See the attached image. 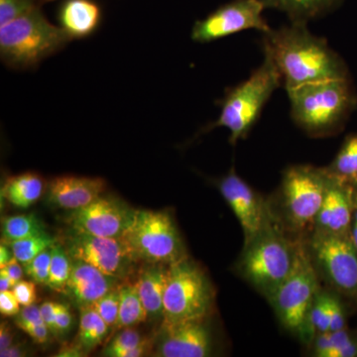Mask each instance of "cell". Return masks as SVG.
<instances>
[{"label": "cell", "instance_id": "6da1fadb", "mask_svg": "<svg viewBox=\"0 0 357 357\" xmlns=\"http://www.w3.org/2000/svg\"><path fill=\"white\" fill-rule=\"evenodd\" d=\"M264 50L278 68L287 91L307 84L347 77L340 58L325 40L312 35L304 22H292L265 33Z\"/></svg>", "mask_w": 357, "mask_h": 357}, {"label": "cell", "instance_id": "7a4b0ae2", "mask_svg": "<svg viewBox=\"0 0 357 357\" xmlns=\"http://www.w3.org/2000/svg\"><path fill=\"white\" fill-rule=\"evenodd\" d=\"M62 27L52 24L40 7L0 26V57L9 67L35 66L72 41Z\"/></svg>", "mask_w": 357, "mask_h": 357}, {"label": "cell", "instance_id": "3957f363", "mask_svg": "<svg viewBox=\"0 0 357 357\" xmlns=\"http://www.w3.org/2000/svg\"><path fill=\"white\" fill-rule=\"evenodd\" d=\"M287 91L294 121L312 134L328 133L337 128L354 103L347 77L307 84Z\"/></svg>", "mask_w": 357, "mask_h": 357}, {"label": "cell", "instance_id": "277c9868", "mask_svg": "<svg viewBox=\"0 0 357 357\" xmlns=\"http://www.w3.org/2000/svg\"><path fill=\"white\" fill-rule=\"evenodd\" d=\"M281 74L273 60L265 53L262 65L245 82L229 91L217 121L208 130L225 128L230 131L229 142L236 144L257 121L263 107L275 89L280 86Z\"/></svg>", "mask_w": 357, "mask_h": 357}, {"label": "cell", "instance_id": "5b68a950", "mask_svg": "<svg viewBox=\"0 0 357 357\" xmlns=\"http://www.w3.org/2000/svg\"><path fill=\"white\" fill-rule=\"evenodd\" d=\"M121 239L134 261L171 265L188 258L177 227L165 211L136 210Z\"/></svg>", "mask_w": 357, "mask_h": 357}, {"label": "cell", "instance_id": "8992f818", "mask_svg": "<svg viewBox=\"0 0 357 357\" xmlns=\"http://www.w3.org/2000/svg\"><path fill=\"white\" fill-rule=\"evenodd\" d=\"M215 292L203 269L189 258L169 265L164 293L163 321L204 319L211 314Z\"/></svg>", "mask_w": 357, "mask_h": 357}, {"label": "cell", "instance_id": "52a82bcc", "mask_svg": "<svg viewBox=\"0 0 357 357\" xmlns=\"http://www.w3.org/2000/svg\"><path fill=\"white\" fill-rule=\"evenodd\" d=\"M298 251L272 230L265 229L245 246L241 262L243 276L260 293L270 296L290 276Z\"/></svg>", "mask_w": 357, "mask_h": 357}, {"label": "cell", "instance_id": "ba28073f", "mask_svg": "<svg viewBox=\"0 0 357 357\" xmlns=\"http://www.w3.org/2000/svg\"><path fill=\"white\" fill-rule=\"evenodd\" d=\"M317 290L318 283L312 263L299 250L292 273L269 297L284 326L307 340L311 338L307 319L318 295Z\"/></svg>", "mask_w": 357, "mask_h": 357}, {"label": "cell", "instance_id": "9c48e42d", "mask_svg": "<svg viewBox=\"0 0 357 357\" xmlns=\"http://www.w3.org/2000/svg\"><path fill=\"white\" fill-rule=\"evenodd\" d=\"M328 174L307 166L289 169L283 180L286 210L297 227L316 222L325 199Z\"/></svg>", "mask_w": 357, "mask_h": 357}, {"label": "cell", "instance_id": "30bf717a", "mask_svg": "<svg viewBox=\"0 0 357 357\" xmlns=\"http://www.w3.org/2000/svg\"><path fill=\"white\" fill-rule=\"evenodd\" d=\"M265 7L262 0H234L196 22L192 39L208 43L248 29L259 30L265 34L271 30L263 18Z\"/></svg>", "mask_w": 357, "mask_h": 357}, {"label": "cell", "instance_id": "8fae6325", "mask_svg": "<svg viewBox=\"0 0 357 357\" xmlns=\"http://www.w3.org/2000/svg\"><path fill=\"white\" fill-rule=\"evenodd\" d=\"M312 251L333 287L349 297H356L357 250L349 234L319 232L312 241Z\"/></svg>", "mask_w": 357, "mask_h": 357}, {"label": "cell", "instance_id": "7c38bea8", "mask_svg": "<svg viewBox=\"0 0 357 357\" xmlns=\"http://www.w3.org/2000/svg\"><path fill=\"white\" fill-rule=\"evenodd\" d=\"M136 210L114 197H100L69 218L73 231L121 239L132 222Z\"/></svg>", "mask_w": 357, "mask_h": 357}, {"label": "cell", "instance_id": "4fadbf2b", "mask_svg": "<svg viewBox=\"0 0 357 357\" xmlns=\"http://www.w3.org/2000/svg\"><path fill=\"white\" fill-rule=\"evenodd\" d=\"M65 248L72 259L89 263L103 273L117 279L128 276L135 262L128 255L121 239L72 231L66 239Z\"/></svg>", "mask_w": 357, "mask_h": 357}, {"label": "cell", "instance_id": "5bb4252c", "mask_svg": "<svg viewBox=\"0 0 357 357\" xmlns=\"http://www.w3.org/2000/svg\"><path fill=\"white\" fill-rule=\"evenodd\" d=\"M204 319L167 323L157 335L155 356L206 357L213 352V338Z\"/></svg>", "mask_w": 357, "mask_h": 357}, {"label": "cell", "instance_id": "9a60e30c", "mask_svg": "<svg viewBox=\"0 0 357 357\" xmlns=\"http://www.w3.org/2000/svg\"><path fill=\"white\" fill-rule=\"evenodd\" d=\"M218 188L243 227L246 246L266 227L261 199L234 170L220 181Z\"/></svg>", "mask_w": 357, "mask_h": 357}, {"label": "cell", "instance_id": "2e32d148", "mask_svg": "<svg viewBox=\"0 0 357 357\" xmlns=\"http://www.w3.org/2000/svg\"><path fill=\"white\" fill-rule=\"evenodd\" d=\"M328 174L325 199L316 220L319 232L349 234L354 211V184Z\"/></svg>", "mask_w": 357, "mask_h": 357}, {"label": "cell", "instance_id": "e0dca14e", "mask_svg": "<svg viewBox=\"0 0 357 357\" xmlns=\"http://www.w3.org/2000/svg\"><path fill=\"white\" fill-rule=\"evenodd\" d=\"M107 183L102 178L60 176L46 187L48 204L66 211L86 208L105 192Z\"/></svg>", "mask_w": 357, "mask_h": 357}, {"label": "cell", "instance_id": "ac0fdd59", "mask_svg": "<svg viewBox=\"0 0 357 357\" xmlns=\"http://www.w3.org/2000/svg\"><path fill=\"white\" fill-rule=\"evenodd\" d=\"M72 260V271L66 294L70 296L77 307L91 306L105 294L116 288L119 279L103 273L89 263Z\"/></svg>", "mask_w": 357, "mask_h": 357}, {"label": "cell", "instance_id": "d6986e66", "mask_svg": "<svg viewBox=\"0 0 357 357\" xmlns=\"http://www.w3.org/2000/svg\"><path fill=\"white\" fill-rule=\"evenodd\" d=\"M59 20L70 38H84L98 27L100 9L93 0H66L61 6Z\"/></svg>", "mask_w": 357, "mask_h": 357}, {"label": "cell", "instance_id": "ffe728a7", "mask_svg": "<svg viewBox=\"0 0 357 357\" xmlns=\"http://www.w3.org/2000/svg\"><path fill=\"white\" fill-rule=\"evenodd\" d=\"M169 265L149 263L138 278V291L150 318H163L164 293Z\"/></svg>", "mask_w": 357, "mask_h": 357}, {"label": "cell", "instance_id": "44dd1931", "mask_svg": "<svg viewBox=\"0 0 357 357\" xmlns=\"http://www.w3.org/2000/svg\"><path fill=\"white\" fill-rule=\"evenodd\" d=\"M46 187L38 174H20L6 178L1 187V198L16 208H28L41 198Z\"/></svg>", "mask_w": 357, "mask_h": 357}, {"label": "cell", "instance_id": "7402d4cb", "mask_svg": "<svg viewBox=\"0 0 357 357\" xmlns=\"http://www.w3.org/2000/svg\"><path fill=\"white\" fill-rule=\"evenodd\" d=\"M79 310H81V317H79L77 344L79 345L84 351L89 352L102 344L107 338L109 326L93 307H79Z\"/></svg>", "mask_w": 357, "mask_h": 357}, {"label": "cell", "instance_id": "603a6c76", "mask_svg": "<svg viewBox=\"0 0 357 357\" xmlns=\"http://www.w3.org/2000/svg\"><path fill=\"white\" fill-rule=\"evenodd\" d=\"M119 319L114 328H130L138 324L143 323L148 319V312L139 295L137 285L119 286Z\"/></svg>", "mask_w": 357, "mask_h": 357}, {"label": "cell", "instance_id": "cb8c5ba5", "mask_svg": "<svg viewBox=\"0 0 357 357\" xmlns=\"http://www.w3.org/2000/svg\"><path fill=\"white\" fill-rule=\"evenodd\" d=\"M265 6L288 14L292 22L307 23L328 11L337 0H262Z\"/></svg>", "mask_w": 357, "mask_h": 357}, {"label": "cell", "instance_id": "d4e9b609", "mask_svg": "<svg viewBox=\"0 0 357 357\" xmlns=\"http://www.w3.org/2000/svg\"><path fill=\"white\" fill-rule=\"evenodd\" d=\"M46 232L44 223L33 213L10 215L1 220V243L6 244Z\"/></svg>", "mask_w": 357, "mask_h": 357}, {"label": "cell", "instance_id": "484cf974", "mask_svg": "<svg viewBox=\"0 0 357 357\" xmlns=\"http://www.w3.org/2000/svg\"><path fill=\"white\" fill-rule=\"evenodd\" d=\"M328 173L345 182L357 183V135L345 141Z\"/></svg>", "mask_w": 357, "mask_h": 357}, {"label": "cell", "instance_id": "4316f807", "mask_svg": "<svg viewBox=\"0 0 357 357\" xmlns=\"http://www.w3.org/2000/svg\"><path fill=\"white\" fill-rule=\"evenodd\" d=\"M52 257L48 287L56 292L66 293L72 271V258L62 244L56 243L51 248Z\"/></svg>", "mask_w": 357, "mask_h": 357}, {"label": "cell", "instance_id": "83f0119b", "mask_svg": "<svg viewBox=\"0 0 357 357\" xmlns=\"http://www.w3.org/2000/svg\"><path fill=\"white\" fill-rule=\"evenodd\" d=\"M56 243H57V241H56L55 237L46 232V234H39V236L13 241V243H9L8 245L13 249L14 257L21 264L25 265L46 249L52 248Z\"/></svg>", "mask_w": 357, "mask_h": 357}, {"label": "cell", "instance_id": "f1b7e54d", "mask_svg": "<svg viewBox=\"0 0 357 357\" xmlns=\"http://www.w3.org/2000/svg\"><path fill=\"white\" fill-rule=\"evenodd\" d=\"M331 298L326 294H318L309 314V331L311 337L314 333L330 332L331 325Z\"/></svg>", "mask_w": 357, "mask_h": 357}, {"label": "cell", "instance_id": "f546056e", "mask_svg": "<svg viewBox=\"0 0 357 357\" xmlns=\"http://www.w3.org/2000/svg\"><path fill=\"white\" fill-rule=\"evenodd\" d=\"M330 337V351L328 357H356L357 356V337L349 331L340 330L328 332Z\"/></svg>", "mask_w": 357, "mask_h": 357}, {"label": "cell", "instance_id": "4dcf8cb0", "mask_svg": "<svg viewBox=\"0 0 357 357\" xmlns=\"http://www.w3.org/2000/svg\"><path fill=\"white\" fill-rule=\"evenodd\" d=\"M143 340H144V338L137 331L126 328V330L122 331L119 335L112 338V342L103 349L102 356L121 357L123 352L128 351L135 345L141 344Z\"/></svg>", "mask_w": 357, "mask_h": 357}, {"label": "cell", "instance_id": "1f68e13d", "mask_svg": "<svg viewBox=\"0 0 357 357\" xmlns=\"http://www.w3.org/2000/svg\"><path fill=\"white\" fill-rule=\"evenodd\" d=\"M51 257L52 251L50 248L40 253L27 264L23 265L25 274L35 283L48 286L49 277H50Z\"/></svg>", "mask_w": 357, "mask_h": 357}, {"label": "cell", "instance_id": "d6a6232c", "mask_svg": "<svg viewBox=\"0 0 357 357\" xmlns=\"http://www.w3.org/2000/svg\"><path fill=\"white\" fill-rule=\"evenodd\" d=\"M119 303H121V296H119V287H116L93 303L91 307L110 328L115 326L119 319Z\"/></svg>", "mask_w": 357, "mask_h": 357}, {"label": "cell", "instance_id": "836d02e7", "mask_svg": "<svg viewBox=\"0 0 357 357\" xmlns=\"http://www.w3.org/2000/svg\"><path fill=\"white\" fill-rule=\"evenodd\" d=\"M38 0H0V26L39 7Z\"/></svg>", "mask_w": 357, "mask_h": 357}, {"label": "cell", "instance_id": "e575fe53", "mask_svg": "<svg viewBox=\"0 0 357 357\" xmlns=\"http://www.w3.org/2000/svg\"><path fill=\"white\" fill-rule=\"evenodd\" d=\"M13 291L22 307L34 304L37 299L36 285L34 281L21 280L14 286Z\"/></svg>", "mask_w": 357, "mask_h": 357}, {"label": "cell", "instance_id": "d590c367", "mask_svg": "<svg viewBox=\"0 0 357 357\" xmlns=\"http://www.w3.org/2000/svg\"><path fill=\"white\" fill-rule=\"evenodd\" d=\"M42 323H45V321L43 318H42L40 307L35 304L23 307L15 319V325L20 330H23V328L28 326L37 325V324Z\"/></svg>", "mask_w": 357, "mask_h": 357}, {"label": "cell", "instance_id": "8d00e7d4", "mask_svg": "<svg viewBox=\"0 0 357 357\" xmlns=\"http://www.w3.org/2000/svg\"><path fill=\"white\" fill-rule=\"evenodd\" d=\"M20 303L13 290L0 292V312L4 317L17 316L20 312Z\"/></svg>", "mask_w": 357, "mask_h": 357}, {"label": "cell", "instance_id": "74e56055", "mask_svg": "<svg viewBox=\"0 0 357 357\" xmlns=\"http://www.w3.org/2000/svg\"><path fill=\"white\" fill-rule=\"evenodd\" d=\"M345 328V317L342 304L337 299L331 298V325L330 332Z\"/></svg>", "mask_w": 357, "mask_h": 357}, {"label": "cell", "instance_id": "f35d334b", "mask_svg": "<svg viewBox=\"0 0 357 357\" xmlns=\"http://www.w3.org/2000/svg\"><path fill=\"white\" fill-rule=\"evenodd\" d=\"M73 325V316L69 307L61 304L55 321V333H65Z\"/></svg>", "mask_w": 357, "mask_h": 357}, {"label": "cell", "instance_id": "ab89813d", "mask_svg": "<svg viewBox=\"0 0 357 357\" xmlns=\"http://www.w3.org/2000/svg\"><path fill=\"white\" fill-rule=\"evenodd\" d=\"M60 303L45 302L40 306L42 318H43L45 324L48 326L50 332L55 333V321L56 314H57Z\"/></svg>", "mask_w": 357, "mask_h": 357}, {"label": "cell", "instance_id": "60d3db41", "mask_svg": "<svg viewBox=\"0 0 357 357\" xmlns=\"http://www.w3.org/2000/svg\"><path fill=\"white\" fill-rule=\"evenodd\" d=\"M0 273L6 275L15 286L18 282L22 280L23 274L25 273L24 267L14 257L10 262L7 263L6 266L0 268Z\"/></svg>", "mask_w": 357, "mask_h": 357}, {"label": "cell", "instance_id": "b9f144b4", "mask_svg": "<svg viewBox=\"0 0 357 357\" xmlns=\"http://www.w3.org/2000/svg\"><path fill=\"white\" fill-rule=\"evenodd\" d=\"M22 331L27 333L36 344H45L48 342L50 330L45 323L26 326Z\"/></svg>", "mask_w": 357, "mask_h": 357}, {"label": "cell", "instance_id": "7bdbcfd3", "mask_svg": "<svg viewBox=\"0 0 357 357\" xmlns=\"http://www.w3.org/2000/svg\"><path fill=\"white\" fill-rule=\"evenodd\" d=\"M13 328L6 321H2L0 325V351L10 347L13 344Z\"/></svg>", "mask_w": 357, "mask_h": 357}, {"label": "cell", "instance_id": "ee69618b", "mask_svg": "<svg viewBox=\"0 0 357 357\" xmlns=\"http://www.w3.org/2000/svg\"><path fill=\"white\" fill-rule=\"evenodd\" d=\"M29 356L27 347L23 342H16L7 347L4 351H0L1 357H25Z\"/></svg>", "mask_w": 357, "mask_h": 357}, {"label": "cell", "instance_id": "f6af8a7d", "mask_svg": "<svg viewBox=\"0 0 357 357\" xmlns=\"http://www.w3.org/2000/svg\"><path fill=\"white\" fill-rule=\"evenodd\" d=\"M152 347L151 342L148 338H144L141 344L135 345V347H131L130 349L123 352L121 357H140L145 356L148 349Z\"/></svg>", "mask_w": 357, "mask_h": 357}, {"label": "cell", "instance_id": "bcb514c9", "mask_svg": "<svg viewBox=\"0 0 357 357\" xmlns=\"http://www.w3.org/2000/svg\"><path fill=\"white\" fill-rule=\"evenodd\" d=\"M86 352L82 349L79 345L73 344L68 345V347H63L60 351L58 352L57 356L60 357H82L86 356Z\"/></svg>", "mask_w": 357, "mask_h": 357}, {"label": "cell", "instance_id": "7dc6e473", "mask_svg": "<svg viewBox=\"0 0 357 357\" xmlns=\"http://www.w3.org/2000/svg\"><path fill=\"white\" fill-rule=\"evenodd\" d=\"M14 258L13 251L8 244L1 243L0 244V268L6 266Z\"/></svg>", "mask_w": 357, "mask_h": 357}, {"label": "cell", "instance_id": "c3c4849f", "mask_svg": "<svg viewBox=\"0 0 357 357\" xmlns=\"http://www.w3.org/2000/svg\"><path fill=\"white\" fill-rule=\"evenodd\" d=\"M13 282L6 275L0 273V292L1 291L13 290Z\"/></svg>", "mask_w": 357, "mask_h": 357}, {"label": "cell", "instance_id": "681fc988", "mask_svg": "<svg viewBox=\"0 0 357 357\" xmlns=\"http://www.w3.org/2000/svg\"><path fill=\"white\" fill-rule=\"evenodd\" d=\"M349 236H351L352 243L357 250V223H352L351 230H349Z\"/></svg>", "mask_w": 357, "mask_h": 357}, {"label": "cell", "instance_id": "f907efd6", "mask_svg": "<svg viewBox=\"0 0 357 357\" xmlns=\"http://www.w3.org/2000/svg\"><path fill=\"white\" fill-rule=\"evenodd\" d=\"M354 208H357V183L354 184Z\"/></svg>", "mask_w": 357, "mask_h": 357}, {"label": "cell", "instance_id": "816d5d0a", "mask_svg": "<svg viewBox=\"0 0 357 357\" xmlns=\"http://www.w3.org/2000/svg\"><path fill=\"white\" fill-rule=\"evenodd\" d=\"M354 222L357 223V208H354Z\"/></svg>", "mask_w": 357, "mask_h": 357}, {"label": "cell", "instance_id": "f5cc1de1", "mask_svg": "<svg viewBox=\"0 0 357 357\" xmlns=\"http://www.w3.org/2000/svg\"><path fill=\"white\" fill-rule=\"evenodd\" d=\"M39 3H43V2L50 1V0H38Z\"/></svg>", "mask_w": 357, "mask_h": 357}]
</instances>
